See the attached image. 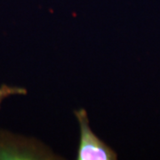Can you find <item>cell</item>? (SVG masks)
Returning <instances> with one entry per match:
<instances>
[{
    "instance_id": "obj_3",
    "label": "cell",
    "mask_w": 160,
    "mask_h": 160,
    "mask_svg": "<svg viewBox=\"0 0 160 160\" xmlns=\"http://www.w3.org/2000/svg\"><path fill=\"white\" fill-rule=\"evenodd\" d=\"M27 93V90L22 87L18 86H10L3 85L0 86V107L1 103L6 98L12 95H24Z\"/></svg>"
},
{
    "instance_id": "obj_2",
    "label": "cell",
    "mask_w": 160,
    "mask_h": 160,
    "mask_svg": "<svg viewBox=\"0 0 160 160\" xmlns=\"http://www.w3.org/2000/svg\"><path fill=\"white\" fill-rule=\"evenodd\" d=\"M80 128L78 160H115L118 155L92 131L86 109L75 111Z\"/></svg>"
},
{
    "instance_id": "obj_1",
    "label": "cell",
    "mask_w": 160,
    "mask_h": 160,
    "mask_svg": "<svg viewBox=\"0 0 160 160\" xmlns=\"http://www.w3.org/2000/svg\"><path fill=\"white\" fill-rule=\"evenodd\" d=\"M55 155L36 140L0 131V159H55Z\"/></svg>"
}]
</instances>
